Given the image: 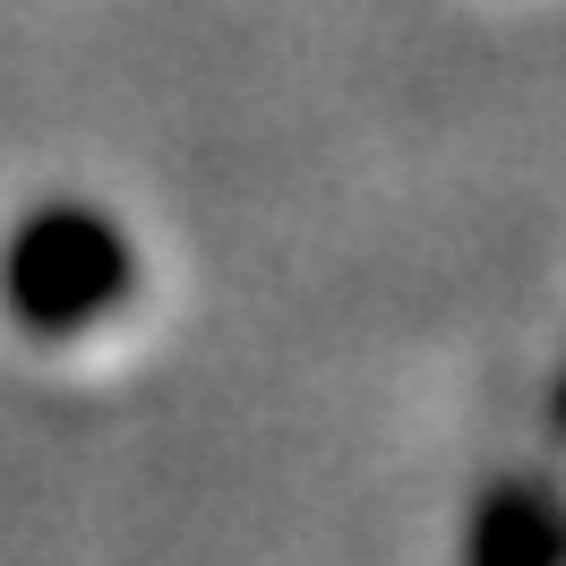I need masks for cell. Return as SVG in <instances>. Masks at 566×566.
Wrapping results in <instances>:
<instances>
[{
  "mask_svg": "<svg viewBox=\"0 0 566 566\" xmlns=\"http://www.w3.org/2000/svg\"><path fill=\"white\" fill-rule=\"evenodd\" d=\"M549 421H558V438H566V378H558V395H549Z\"/></svg>",
  "mask_w": 566,
  "mask_h": 566,
  "instance_id": "3",
  "label": "cell"
},
{
  "mask_svg": "<svg viewBox=\"0 0 566 566\" xmlns=\"http://www.w3.org/2000/svg\"><path fill=\"white\" fill-rule=\"evenodd\" d=\"M9 292L27 326H86L95 310H112V292H129V241H112L104 214H35L27 241L9 258Z\"/></svg>",
  "mask_w": 566,
  "mask_h": 566,
  "instance_id": "1",
  "label": "cell"
},
{
  "mask_svg": "<svg viewBox=\"0 0 566 566\" xmlns=\"http://www.w3.org/2000/svg\"><path fill=\"white\" fill-rule=\"evenodd\" d=\"M472 566H566V490L558 481H497L472 515Z\"/></svg>",
  "mask_w": 566,
  "mask_h": 566,
  "instance_id": "2",
  "label": "cell"
}]
</instances>
